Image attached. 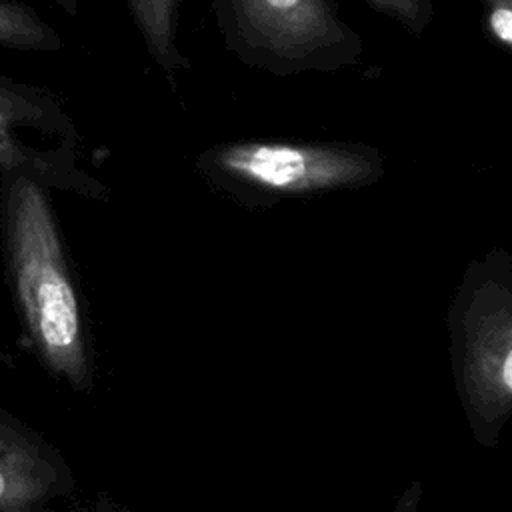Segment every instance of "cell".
<instances>
[{"label": "cell", "mask_w": 512, "mask_h": 512, "mask_svg": "<svg viewBox=\"0 0 512 512\" xmlns=\"http://www.w3.org/2000/svg\"><path fill=\"white\" fill-rule=\"evenodd\" d=\"M0 240L6 284L28 346L54 378L88 390L86 322L50 188L22 174L0 176Z\"/></svg>", "instance_id": "cell-1"}, {"label": "cell", "mask_w": 512, "mask_h": 512, "mask_svg": "<svg viewBox=\"0 0 512 512\" xmlns=\"http://www.w3.org/2000/svg\"><path fill=\"white\" fill-rule=\"evenodd\" d=\"M74 146L76 128L50 90L0 74V176L96 196L100 186L76 166Z\"/></svg>", "instance_id": "cell-2"}, {"label": "cell", "mask_w": 512, "mask_h": 512, "mask_svg": "<svg viewBox=\"0 0 512 512\" xmlns=\"http://www.w3.org/2000/svg\"><path fill=\"white\" fill-rule=\"evenodd\" d=\"M212 162L234 180L278 194L360 186L380 172L370 150L340 144L234 142L220 146Z\"/></svg>", "instance_id": "cell-3"}, {"label": "cell", "mask_w": 512, "mask_h": 512, "mask_svg": "<svg viewBox=\"0 0 512 512\" xmlns=\"http://www.w3.org/2000/svg\"><path fill=\"white\" fill-rule=\"evenodd\" d=\"M464 390L470 408L496 420L512 398V296L506 284H482L464 318Z\"/></svg>", "instance_id": "cell-4"}, {"label": "cell", "mask_w": 512, "mask_h": 512, "mask_svg": "<svg viewBox=\"0 0 512 512\" xmlns=\"http://www.w3.org/2000/svg\"><path fill=\"white\" fill-rule=\"evenodd\" d=\"M246 40L282 60H306L348 38L328 0H230Z\"/></svg>", "instance_id": "cell-5"}, {"label": "cell", "mask_w": 512, "mask_h": 512, "mask_svg": "<svg viewBox=\"0 0 512 512\" xmlns=\"http://www.w3.org/2000/svg\"><path fill=\"white\" fill-rule=\"evenodd\" d=\"M70 488L58 450L0 404V512L46 506Z\"/></svg>", "instance_id": "cell-6"}, {"label": "cell", "mask_w": 512, "mask_h": 512, "mask_svg": "<svg viewBox=\"0 0 512 512\" xmlns=\"http://www.w3.org/2000/svg\"><path fill=\"white\" fill-rule=\"evenodd\" d=\"M128 4L154 60L166 72L182 68L184 58L174 44L178 0H128Z\"/></svg>", "instance_id": "cell-7"}, {"label": "cell", "mask_w": 512, "mask_h": 512, "mask_svg": "<svg viewBox=\"0 0 512 512\" xmlns=\"http://www.w3.org/2000/svg\"><path fill=\"white\" fill-rule=\"evenodd\" d=\"M60 44L58 32L32 6L0 0V48L52 52Z\"/></svg>", "instance_id": "cell-8"}, {"label": "cell", "mask_w": 512, "mask_h": 512, "mask_svg": "<svg viewBox=\"0 0 512 512\" xmlns=\"http://www.w3.org/2000/svg\"><path fill=\"white\" fill-rule=\"evenodd\" d=\"M490 12H488V22L494 38L504 46H512V8L510 0H488Z\"/></svg>", "instance_id": "cell-9"}, {"label": "cell", "mask_w": 512, "mask_h": 512, "mask_svg": "<svg viewBox=\"0 0 512 512\" xmlns=\"http://www.w3.org/2000/svg\"><path fill=\"white\" fill-rule=\"evenodd\" d=\"M370 2L382 12L402 20L408 26H416L420 22V16H422L420 0H370Z\"/></svg>", "instance_id": "cell-10"}, {"label": "cell", "mask_w": 512, "mask_h": 512, "mask_svg": "<svg viewBox=\"0 0 512 512\" xmlns=\"http://www.w3.org/2000/svg\"><path fill=\"white\" fill-rule=\"evenodd\" d=\"M62 8H66L68 12H74L76 10V4L80 2V0H56Z\"/></svg>", "instance_id": "cell-11"}, {"label": "cell", "mask_w": 512, "mask_h": 512, "mask_svg": "<svg viewBox=\"0 0 512 512\" xmlns=\"http://www.w3.org/2000/svg\"><path fill=\"white\" fill-rule=\"evenodd\" d=\"M24 512H48L46 506H38V508H30V510H24Z\"/></svg>", "instance_id": "cell-12"}]
</instances>
